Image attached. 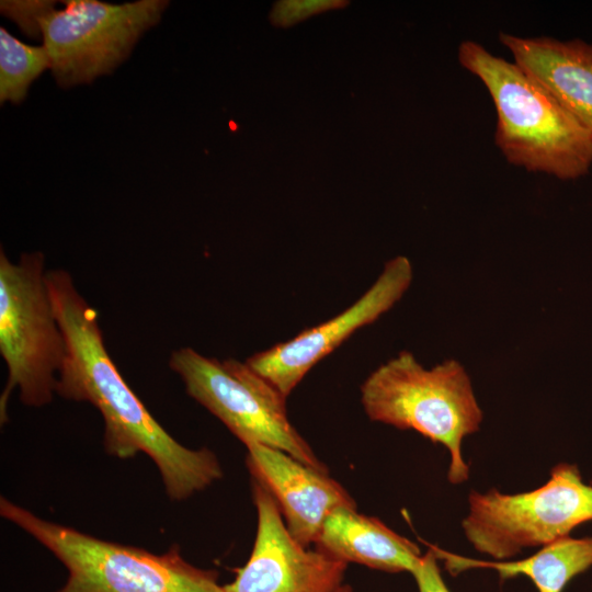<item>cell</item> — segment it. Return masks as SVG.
I'll use <instances>...</instances> for the list:
<instances>
[{
  "mask_svg": "<svg viewBox=\"0 0 592 592\" xmlns=\"http://www.w3.org/2000/svg\"><path fill=\"white\" fill-rule=\"evenodd\" d=\"M411 574L415 580L419 592H451L441 574L437 557L430 547L421 556Z\"/></svg>",
  "mask_w": 592,
  "mask_h": 592,
  "instance_id": "obj_18",
  "label": "cell"
},
{
  "mask_svg": "<svg viewBox=\"0 0 592 592\" xmlns=\"http://www.w3.org/2000/svg\"><path fill=\"white\" fill-rule=\"evenodd\" d=\"M49 57L44 46H31L0 29V100L19 103L31 83L47 68Z\"/></svg>",
  "mask_w": 592,
  "mask_h": 592,
  "instance_id": "obj_15",
  "label": "cell"
},
{
  "mask_svg": "<svg viewBox=\"0 0 592 592\" xmlns=\"http://www.w3.org/2000/svg\"><path fill=\"white\" fill-rule=\"evenodd\" d=\"M458 60L487 88L496 145L510 163L561 180L589 172L592 136L539 82L473 39L460 43Z\"/></svg>",
  "mask_w": 592,
  "mask_h": 592,
  "instance_id": "obj_2",
  "label": "cell"
},
{
  "mask_svg": "<svg viewBox=\"0 0 592 592\" xmlns=\"http://www.w3.org/2000/svg\"><path fill=\"white\" fill-rule=\"evenodd\" d=\"M338 592H352V589L348 584H343Z\"/></svg>",
  "mask_w": 592,
  "mask_h": 592,
  "instance_id": "obj_19",
  "label": "cell"
},
{
  "mask_svg": "<svg viewBox=\"0 0 592 592\" xmlns=\"http://www.w3.org/2000/svg\"><path fill=\"white\" fill-rule=\"evenodd\" d=\"M514 62L539 82L592 136V44L500 33Z\"/></svg>",
  "mask_w": 592,
  "mask_h": 592,
  "instance_id": "obj_12",
  "label": "cell"
},
{
  "mask_svg": "<svg viewBox=\"0 0 592 592\" xmlns=\"http://www.w3.org/2000/svg\"><path fill=\"white\" fill-rule=\"evenodd\" d=\"M0 514L46 547L67 569L56 592H225L215 570L186 561L178 548L152 554L46 521L0 500Z\"/></svg>",
  "mask_w": 592,
  "mask_h": 592,
  "instance_id": "obj_4",
  "label": "cell"
},
{
  "mask_svg": "<svg viewBox=\"0 0 592 592\" xmlns=\"http://www.w3.org/2000/svg\"><path fill=\"white\" fill-rule=\"evenodd\" d=\"M45 281L67 344L55 392L98 409L104 420L106 453L121 459L148 455L174 501L186 500L221 479L215 453L180 444L124 380L104 345L98 311L78 292L71 275L62 269L49 270Z\"/></svg>",
  "mask_w": 592,
  "mask_h": 592,
  "instance_id": "obj_1",
  "label": "cell"
},
{
  "mask_svg": "<svg viewBox=\"0 0 592 592\" xmlns=\"http://www.w3.org/2000/svg\"><path fill=\"white\" fill-rule=\"evenodd\" d=\"M361 403L374 422L413 430L449 454L447 479L468 480L462 453L464 439L483 420L471 380L456 360L425 368L409 351H401L372 372L361 386Z\"/></svg>",
  "mask_w": 592,
  "mask_h": 592,
  "instance_id": "obj_3",
  "label": "cell"
},
{
  "mask_svg": "<svg viewBox=\"0 0 592 592\" xmlns=\"http://www.w3.org/2000/svg\"><path fill=\"white\" fill-rule=\"evenodd\" d=\"M55 1H1V13L14 21L27 36L42 37V19L52 12Z\"/></svg>",
  "mask_w": 592,
  "mask_h": 592,
  "instance_id": "obj_17",
  "label": "cell"
},
{
  "mask_svg": "<svg viewBox=\"0 0 592 592\" xmlns=\"http://www.w3.org/2000/svg\"><path fill=\"white\" fill-rule=\"evenodd\" d=\"M348 4L345 0H282L274 3L269 18L274 26L289 27L311 15Z\"/></svg>",
  "mask_w": 592,
  "mask_h": 592,
  "instance_id": "obj_16",
  "label": "cell"
},
{
  "mask_svg": "<svg viewBox=\"0 0 592 592\" xmlns=\"http://www.w3.org/2000/svg\"><path fill=\"white\" fill-rule=\"evenodd\" d=\"M317 549L344 561L386 572H409L422 554L408 538L389 528L379 519L340 508L323 523L315 543Z\"/></svg>",
  "mask_w": 592,
  "mask_h": 592,
  "instance_id": "obj_13",
  "label": "cell"
},
{
  "mask_svg": "<svg viewBox=\"0 0 592 592\" xmlns=\"http://www.w3.org/2000/svg\"><path fill=\"white\" fill-rule=\"evenodd\" d=\"M429 546L452 576L469 569H492L501 580L525 576L538 592H562L574 577L592 567V536L558 538L521 560H478Z\"/></svg>",
  "mask_w": 592,
  "mask_h": 592,
  "instance_id": "obj_14",
  "label": "cell"
},
{
  "mask_svg": "<svg viewBox=\"0 0 592 592\" xmlns=\"http://www.w3.org/2000/svg\"><path fill=\"white\" fill-rule=\"evenodd\" d=\"M412 277V264L407 257L387 261L374 284L350 307L291 340L251 355L246 363L287 398L317 363L355 331L392 308L409 288Z\"/></svg>",
  "mask_w": 592,
  "mask_h": 592,
  "instance_id": "obj_9",
  "label": "cell"
},
{
  "mask_svg": "<svg viewBox=\"0 0 592 592\" xmlns=\"http://www.w3.org/2000/svg\"><path fill=\"white\" fill-rule=\"evenodd\" d=\"M251 480L277 505L289 533L304 546L315 544L327 517L340 508H356L348 490L328 473L312 468L281 449L247 447Z\"/></svg>",
  "mask_w": 592,
  "mask_h": 592,
  "instance_id": "obj_11",
  "label": "cell"
},
{
  "mask_svg": "<svg viewBox=\"0 0 592 592\" xmlns=\"http://www.w3.org/2000/svg\"><path fill=\"white\" fill-rule=\"evenodd\" d=\"M170 368L190 397L207 409L246 447L261 444L281 449L299 462L328 473L311 446L292 424L286 397L246 362L224 361L192 348L172 352Z\"/></svg>",
  "mask_w": 592,
  "mask_h": 592,
  "instance_id": "obj_7",
  "label": "cell"
},
{
  "mask_svg": "<svg viewBox=\"0 0 592 592\" xmlns=\"http://www.w3.org/2000/svg\"><path fill=\"white\" fill-rule=\"evenodd\" d=\"M592 521V486L579 467L559 463L540 487L519 493L471 490L462 522L466 539L493 560L510 559L524 549L569 536Z\"/></svg>",
  "mask_w": 592,
  "mask_h": 592,
  "instance_id": "obj_6",
  "label": "cell"
},
{
  "mask_svg": "<svg viewBox=\"0 0 592 592\" xmlns=\"http://www.w3.org/2000/svg\"><path fill=\"white\" fill-rule=\"evenodd\" d=\"M39 251L24 252L11 262L0 251V353L8 367L0 397L1 423L8 401L19 389L20 400L42 407L53 400L67 344L48 295Z\"/></svg>",
  "mask_w": 592,
  "mask_h": 592,
  "instance_id": "obj_5",
  "label": "cell"
},
{
  "mask_svg": "<svg viewBox=\"0 0 592 592\" xmlns=\"http://www.w3.org/2000/svg\"><path fill=\"white\" fill-rule=\"evenodd\" d=\"M257 533L247 562L225 592H338L348 563L300 544L269 492L251 480Z\"/></svg>",
  "mask_w": 592,
  "mask_h": 592,
  "instance_id": "obj_10",
  "label": "cell"
},
{
  "mask_svg": "<svg viewBox=\"0 0 592 592\" xmlns=\"http://www.w3.org/2000/svg\"><path fill=\"white\" fill-rule=\"evenodd\" d=\"M64 4L42 19V38L53 76L68 88L112 72L144 32L160 21L169 1L69 0Z\"/></svg>",
  "mask_w": 592,
  "mask_h": 592,
  "instance_id": "obj_8",
  "label": "cell"
}]
</instances>
